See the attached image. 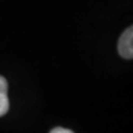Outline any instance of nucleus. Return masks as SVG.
Returning a JSON list of instances; mask_svg holds the SVG:
<instances>
[{"label":"nucleus","mask_w":133,"mask_h":133,"mask_svg":"<svg viewBox=\"0 0 133 133\" xmlns=\"http://www.w3.org/2000/svg\"><path fill=\"white\" fill-rule=\"evenodd\" d=\"M118 53L126 59L133 58V27L126 30L118 41Z\"/></svg>","instance_id":"nucleus-1"},{"label":"nucleus","mask_w":133,"mask_h":133,"mask_svg":"<svg viewBox=\"0 0 133 133\" xmlns=\"http://www.w3.org/2000/svg\"><path fill=\"white\" fill-rule=\"evenodd\" d=\"M9 111V97H8V81L0 75V117Z\"/></svg>","instance_id":"nucleus-2"},{"label":"nucleus","mask_w":133,"mask_h":133,"mask_svg":"<svg viewBox=\"0 0 133 133\" xmlns=\"http://www.w3.org/2000/svg\"><path fill=\"white\" fill-rule=\"evenodd\" d=\"M51 133H74L73 131L70 129H66V128H63V127H56L51 131Z\"/></svg>","instance_id":"nucleus-3"}]
</instances>
